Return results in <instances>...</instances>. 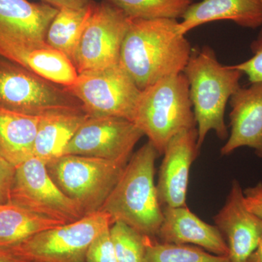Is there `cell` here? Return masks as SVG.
Here are the masks:
<instances>
[{"mask_svg":"<svg viewBox=\"0 0 262 262\" xmlns=\"http://www.w3.org/2000/svg\"><path fill=\"white\" fill-rule=\"evenodd\" d=\"M144 136L134 122L122 117L89 116L63 150L75 155L127 163Z\"/></svg>","mask_w":262,"mask_h":262,"instance_id":"8fae6325","label":"cell"},{"mask_svg":"<svg viewBox=\"0 0 262 262\" xmlns=\"http://www.w3.org/2000/svg\"><path fill=\"white\" fill-rule=\"evenodd\" d=\"M110 227L95 237L88 248L85 262H118L110 234Z\"/></svg>","mask_w":262,"mask_h":262,"instance_id":"484cf974","label":"cell"},{"mask_svg":"<svg viewBox=\"0 0 262 262\" xmlns=\"http://www.w3.org/2000/svg\"><path fill=\"white\" fill-rule=\"evenodd\" d=\"M118 262H145L146 237L121 222L110 227Z\"/></svg>","mask_w":262,"mask_h":262,"instance_id":"d4e9b609","label":"cell"},{"mask_svg":"<svg viewBox=\"0 0 262 262\" xmlns=\"http://www.w3.org/2000/svg\"><path fill=\"white\" fill-rule=\"evenodd\" d=\"M0 262H27L15 256L8 248L0 247Z\"/></svg>","mask_w":262,"mask_h":262,"instance_id":"4dcf8cb0","label":"cell"},{"mask_svg":"<svg viewBox=\"0 0 262 262\" xmlns=\"http://www.w3.org/2000/svg\"><path fill=\"white\" fill-rule=\"evenodd\" d=\"M82 107L67 88L0 56V108L40 117L58 110Z\"/></svg>","mask_w":262,"mask_h":262,"instance_id":"8992f818","label":"cell"},{"mask_svg":"<svg viewBox=\"0 0 262 262\" xmlns=\"http://www.w3.org/2000/svg\"><path fill=\"white\" fill-rule=\"evenodd\" d=\"M127 163L82 155H62L46 164L52 180L84 215L99 211Z\"/></svg>","mask_w":262,"mask_h":262,"instance_id":"5b68a950","label":"cell"},{"mask_svg":"<svg viewBox=\"0 0 262 262\" xmlns=\"http://www.w3.org/2000/svg\"><path fill=\"white\" fill-rule=\"evenodd\" d=\"M58 9L28 0H0V47H50L46 34Z\"/></svg>","mask_w":262,"mask_h":262,"instance_id":"7c38bea8","label":"cell"},{"mask_svg":"<svg viewBox=\"0 0 262 262\" xmlns=\"http://www.w3.org/2000/svg\"><path fill=\"white\" fill-rule=\"evenodd\" d=\"M130 22L122 10L106 0L94 3L72 58L78 74L118 64Z\"/></svg>","mask_w":262,"mask_h":262,"instance_id":"9c48e42d","label":"cell"},{"mask_svg":"<svg viewBox=\"0 0 262 262\" xmlns=\"http://www.w3.org/2000/svg\"><path fill=\"white\" fill-rule=\"evenodd\" d=\"M247 262H262V234L257 247L248 258Z\"/></svg>","mask_w":262,"mask_h":262,"instance_id":"1f68e13d","label":"cell"},{"mask_svg":"<svg viewBox=\"0 0 262 262\" xmlns=\"http://www.w3.org/2000/svg\"><path fill=\"white\" fill-rule=\"evenodd\" d=\"M183 73L189 83V97L196 122L199 149L210 131L221 140L228 138L225 113L227 102L241 87L244 73L234 65H222L209 46L192 48Z\"/></svg>","mask_w":262,"mask_h":262,"instance_id":"3957f363","label":"cell"},{"mask_svg":"<svg viewBox=\"0 0 262 262\" xmlns=\"http://www.w3.org/2000/svg\"><path fill=\"white\" fill-rule=\"evenodd\" d=\"M131 19L182 18L193 0H106Z\"/></svg>","mask_w":262,"mask_h":262,"instance_id":"603a6c76","label":"cell"},{"mask_svg":"<svg viewBox=\"0 0 262 262\" xmlns=\"http://www.w3.org/2000/svg\"><path fill=\"white\" fill-rule=\"evenodd\" d=\"M159 153L148 141L131 155L113 190L100 211L113 225L121 222L155 238L163 221V208L155 183V164Z\"/></svg>","mask_w":262,"mask_h":262,"instance_id":"7a4b0ae2","label":"cell"},{"mask_svg":"<svg viewBox=\"0 0 262 262\" xmlns=\"http://www.w3.org/2000/svg\"><path fill=\"white\" fill-rule=\"evenodd\" d=\"M199 151L196 127L177 134L167 144L156 185L162 208L187 206L189 170Z\"/></svg>","mask_w":262,"mask_h":262,"instance_id":"5bb4252c","label":"cell"},{"mask_svg":"<svg viewBox=\"0 0 262 262\" xmlns=\"http://www.w3.org/2000/svg\"><path fill=\"white\" fill-rule=\"evenodd\" d=\"M182 18L179 32L183 35L203 24L221 20L256 29L262 27L261 0H203L191 5Z\"/></svg>","mask_w":262,"mask_h":262,"instance_id":"e0dca14e","label":"cell"},{"mask_svg":"<svg viewBox=\"0 0 262 262\" xmlns=\"http://www.w3.org/2000/svg\"><path fill=\"white\" fill-rule=\"evenodd\" d=\"M134 122L160 155L174 136L196 128L189 83L184 73L165 77L142 90Z\"/></svg>","mask_w":262,"mask_h":262,"instance_id":"277c9868","label":"cell"},{"mask_svg":"<svg viewBox=\"0 0 262 262\" xmlns=\"http://www.w3.org/2000/svg\"><path fill=\"white\" fill-rule=\"evenodd\" d=\"M261 3H262V0H261Z\"/></svg>","mask_w":262,"mask_h":262,"instance_id":"d6a6232c","label":"cell"},{"mask_svg":"<svg viewBox=\"0 0 262 262\" xmlns=\"http://www.w3.org/2000/svg\"><path fill=\"white\" fill-rule=\"evenodd\" d=\"M67 89L89 116L122 117L134 122L141 91L120 63L81 72Z\"/></svg>","mask_w":262,"mask_h":262,"instance_id":"ba28073f","label":"cell"},{"mask_svg":"<svg viewBox=\"0 0 262 262\" xmlns=\"http://www.w3.org/2000/svg\"><path fill=\"white\" fill-rule=\"evenodd\" d=\"M250 48L253 56L234 67L247 75L250 82H262V28L256 39L251 43Z\"/></svg>","mask_w":262,"mask_h":262,"instance_id":"4316f807","label":"cell"},{"mask_svg":"<svg viewBox=\"0 0 262 262\" xmlns=\"http://www.w3.org/2000/svg\"><path fill=\"white\" fill-rule=\"evenodd\" d=\"M179 24L177 19H131L120 64L141 91L185 68L192 47Z\"/></svg>","mask_w":262,"mask_h":262,"instance_id":"6da1fadb","label":"cell"},{"mask_svg":"<svg viewBox=\"0 0 262 262\" xmlns=\"http://www.w3.org/2000/svg\"><path fill=\"white\" fill-rule=\"evenodd\" d=\"M15 167L0 153V205L9 203Z\"/></svg>","mask_w":262,"mask_h":262,"instance_id":"83f0119b","label":"cell"},{"mask_svg":"<svg viewBox=\"0 0 262 262\" xmlns=\"http://www.w3.org/2000/svg\"><path fill=\"white\" fill-rule=\"evenodd\" d=\"M112 225L110 216L99 211L6 248L27 262H85L90 245L100 232Z\"/></svg>","mask_w":262,"mask_h":262,"instance_id":"52a82bcc","label":"cell"},{"mask_svg":"<svg viewBox=\"0 0 262 262\" xmlns=\"http://www.w3.org/2000/svg\"><path fill=\"white\" fill-rule=\"evenodd\" d=\"M244 195L248 210L262 220V182L245 189Z\"/></svg>","mask_w":262,"mask_h":262,"instance_id":"f1b7e54d","label":"cell"},{"mask_svg":"<svg viewBox=\"0 0 262 262\" xmlns=\"http://www.w3.org/2000/svg\"><path fill=\"white\" fill-rule=\"evenodd\" d=\"M156 237L164 244L191 245L229 257L228 246L220 229L201 220L187 206L163 207V221Z\"/></svg>","mask_w":262,"mask_h":262,"instance_id":"2e32d148","label":"cell"},{"mask_svg":"<svg viewBox=\"0 0 262 262\" xmlns=\"http://www.w3.org/2000/svg\"><path fill=\"white\" fill-rule=\"evenodd\" d=\"M42 3L51 5L57 9L70 8V9H82L92 3L93 0H41Z\"/></svg>","mask_w":262,"mask_h":262,"instance_id":"f546056e","label":"cell"},{"mask_svg":"<svg viewBox=\"0 0 262 262\" xmlns=\"http://www.w3.org/2000/svg\"><path fill=\"white\" fill-rule=\"evenodd\" d=\"M94 4L93 2L82 9L58 10L48 29L46 42L48 46L61 52L71 61L92 13Z\"/></svg>","mask_w":262,"mask_h":262,"instance_id":"7402d4cb","label":"cell"},{"mask_svg":"<svg viewBox=\"0 0 262 262\" xmlns=\"http://www.w3.org/2000/svg\"><path fill=\"white\" fill-rule=\"evenodd\" d=\"M10 202L64 224L84 216L77 203L52 180L46 164L34 156L15 168Z\"/></svg>","mask_w":262,"mask_h":262,"instance_id":"30bf717a","label":"cell"},{"mask_svg":"<svg viewBox=\"0 0 262 262\" xmlns=\"http://www.w3.org/2000/svg\"><path fill=\"white\" fill-rule=\"evenodd\" d=\"M0 56L63 87L75 83L78 72L70 58L51 47L7 46L0 47Z\"/></svg>","mask_w":262,"mask_h":262,"instance_id":"d6986e66","label":"cell"},{"mask_svg":"<svg viewBox=\"0 0 262 262\" xmlns=\"http://www.w3.org/2000/svg\"><path fill=\"white\" fill-rule=\"evenodd\" d=\"M215 226L225 237L231 262H247L262 234V220L250 211L238 181L232 187L224 206L215 215Z\"/></svg>","mask_w":262,"mask_h":262,"instance_id":"4fadbf2b","label":"cell"},{"mask_svg":"<svg viewBox=\"0 0 262 262\" xmlns=\"http://www.w3.org/2000/svg\"><path fill=\"white\" fill-rule=\"evenodd\" d=\"M39 119L0 108V153L15 168L34 156Z\"/></svg>","mask_w":262,"mask_h":262,"instance_id":"ffe728a7","label":"cell"},{"mask_svg":"<svg viewBox=\"0 0 262 262\" xmlns=\"http://www.w3.org/2000/svg\"><path fill=\"white\" fill-rule=\"evenodd\" d=\"M89 116L82 107L58 110L40 116L34 156L46 164L62 156L66 146Z\"/></svg>","mask_w":262,"mask_h":262,"instance_id":"ac0fdd59","label":"cell"},{"mask_svg":"<svg viewBox=\"0 0 262 262\" xmlns=\"http://www.w3.org/2000/svg\"><path fill=\"white\" fill-rule=\"evenodd\" d=\"M229 104L230 134L221 155L227 156L238 148L248 147L262 158V82L241 86Z\"/></svg>","mask_w":262,"mask_h":262,"instance_id":"9a60e30c","label":"cell"},{"mask_svg":"<svg viewBox=\"0 0 262 262\" xmlns=\"http://www.w3.org/2000/svg\"><path fill=\"white\" fill-rule=\"evenodd\" d=\"M62 225L64 223L42 216L10 202L0 205V247H11L35 234Z\"/></svg>","mask_w":262,"mask_h":262,"instance_id":"44dd1931","label":"cell"},{"mask_svg":"<svg viewBox=\"0 0 262 262\" xmlns=\"http://www.w3.org/2000/svg\"><path fill=\"white\" fill-rule=\"evenodd\" d=\"M145 262H231L228 256L213 254L191 245L164 244L146 237Z\"/></svg>","mask_w":262,"mask_h":262,"instance_id":"cb8c5ba5","label":"cell"}]
</instances>
